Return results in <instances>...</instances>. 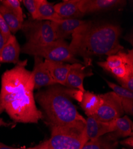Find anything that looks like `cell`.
Listing matches in <instances>:
<instances>
[{"label": "cell", "mask_w": 133, "mask_h": 149, "mask_svg": "<svg viewBox=\"0 0 133 149\" xmlns=\"http://www.w3.org/2000/svg\"><path fill=\"white\" fill-rule=\"evenodd\" d=\"M5 43H6V41L4 38L3 35L1 34V32H0V49H1V48L3 47Z\"/></svg>", "instance_id": "cell-30"}, {"label": "cell", "mask_w": 133, "mask_h": 149, "mask_svg": "<svg viewBox=\"0 0 133 149\" xmlns=\"http://www.w3.org/2000/svg\"><path fill=\"white\" fill-rule=\"evenodd\" d=\"M120 144H121L122 145H125V146H128L131 147L133 146V137L132 135L130 136V137L125 139V140H123L122 141L120 142Z\"/></svg>", "instance_id": "cell-26"}, {"label": "cell", "mask_w": 133, "mask_h": 149, "mask_svg": "<svg viewBox=\"0 0 133 149\" xmlns=\"http://www.w3.org/2000/svg\"><path fill=\"white\" fill-rule=\"evenodd\" d=\"M97 64L104 70L111 72L112 70L124 65L125 61L123 57L118 53L116 54L107 56L105 61H99Z\"/></svg>", "instance_id": "cell-22"}, {"label": "cell", "mask_w": 133, "mask_h": 149, "mask_svg": "<svg viewBox=\"0 0 133 149\" xmlns=\"http://www.w3.org/2000/svg\"><path fill=\"white\" fill-rule=\"evenodd\" d=\"M54 7L62 19H79L84 16L79 9V0H64L55 4Z\"/></svg>", "instance_id": "cell-14"}, {"label": "cell", "mask_w": 133, "mask_h": 149, "mask_svg": "<svg viewBox=\"0 0 133 149\" xmlns=\"http://www.w3.org/2000/svg\"><path fill=\"white\" fill-rule=\"evenodd\" d=\"M29 45L42 46L56 40L51 22L29 19L24 21L22 29Z\"/></svg>", "instance_id": "cell-6"}, {"label": "cell", "mask_w": 133, "mask_h": 149, "mask_svg": "<svg viewBox=\"0 0 133 149\" xmlns=\"http://www.w3.org/2000/svg\"><path fill=\"white\" fill-rule=\"evenodd\" d=\"M108 86L120 98L124 112L132 115L133 114V92L130 91L121 86L106 81Z\"/></svg>", "instance_id": "cell-18"}, {"label": "cell", "mask_w": 133, "mask_h": 149, "mask_svg": "<svg viewBox=\"0 0 133 149\" xmlns=\"http://www.w3.org/2000/svg\"><path fill=\"white\" fill-rule=\"evenodd\" d=\"M132 122L127 116L118 118L114 120V131L107 134V137L114 141L120 137L132 135Z\"/></svg>", "instance_id": "cell-16"}, {"label": "cell", "mask_w": 133, "mask_h": 149, "mask_svg": "<svg viewBox=\"0 0 133 149\" xmlns=\"http://www.w3.org/2000/svg\"><path fill=\"white\" fill-rule=\"evenodd\" d=\"M113 141L109 139L107 136L104 137L102 136L99 139L88 141L81 149H115L116 143Z\"/></svg>", "instance_id": "cell-21"}, {"label": "cell", "mask_w": 133, "mask_h": 149, "mask_svg": "<svg viewBox=\"0 0 133 149\" xmlns=\"http://www.w3.org/2000/svg\"><path fill=\"white\" fill-rule=\"evenodd\" d=\"M22 2L29 11L31 16V19L37 20L39 0H23Z\"/></svg>", "instance_id": "cell-24"}, {"label": "cell", "mask_w": 133, "mask_h": 149, "mask_svg": "<svg viewBox=\"0 0 133 149\" xmlns=\"http://www.w3.org/2000/svg\"><path fill=\"white\" fill-rule=\"evenodd\" d=\"M44 64L56 83L65 86L66 78L74 64L44 60Z\"/></svg>", "instance_id": "cell-15"}, {"label": "cell", "mask_w": 133, "mask_h": 149, "mask_svg": "<svg viewBox=\"0 0 133 149\" xmlns=\"http://www.w3.org/2000/svg\"><path fill=\"white\" fill-rule=\"evenodd\" d=\"M121 33L118 24L87 21L71 35L70 50L74 56L82 57L87 66L93 57L109 56L123 50L119 40Z\"/></svg>", "instance_id": "cell-2"}, {"label": "cell", "mask_w": 133, "mask_h": 149, "mask_svg": "<svg viewBox=\"0 0 133 149\" xmlns=\"http://www.w3.org/2000/svg\"><path fill=\"white\" fill-rule=\"evenodd\" d=\"M27 60L5 71L1 76L0 100L10 118L16 122L37 123L43 118L37 108L33 93L32 72L27 70Z\"/></svg>", "instance_id": "cell-1"}, {"label": "cell", "mask_w": 133, "mask_h": 149, "mask_svg": "<svg viewBox=\"0 0 133 149\" xmlns=\"http://www.w3.org/2000/svg\"><path fill=\"white\" fill-rule=\"evenodd\" d=\"M85 131L88 141L99 139L114 131V120L105 122L96 119L93 115L88 116Z\"/></svg>", "instance_id": "cell-10"}, {"label": "cell", "mask_w": 133, "mask_h": 149, "mask_svg": "<svg viewBox=\"0 0 133 149\" xmlns=\"http://www.w3.org/2000/svg\"><path fill=\"white\" fill-rule=\"evenodd\" d=\"M35 100L44 110L48 125L53 127L78 126L86 123V119L71 101L68 90L56 85L38 91Z\"/></svg>", "instance_id": "cell-3"}, {"label": "cell", "mask_w": 133, "mask_h": 149, "mask_svg": "<svg viewBox=\"0 0 133 149\" xmlns=\"http://www.w3.org/2000/svg\"><path fill=\"white\" fill-rule=\"evenodd\" d=\"M102 104L93 115L96 119L105 122H111L121 117L124 113L122 102L114 92H109L100 95Z\"/></svg>", "instance_id": "cell-7"}, {"label": "cell", "mask_w": 133, "mask_h": 149, "mask_svg": "<svg viewBox=\"0 0 133 149\" xmlns=\"http://www.w3.org/2000/svg\"><path fill=\"white\" fill-rule=\"evenodd\" d=\"M0 32L3 35L6 42L12 35V33H11L1 13H0Z\"/></svg>", "instance_id": "cell-25"}, {"label": "cell", "mask_w": 133, "mask_h": 149, "mask_svg": "<svg viewBox=\"0 0 133 149\" xmlns=\"http://www.w3.org/2000/svg\"><path fill=\"white\" fill-rule=\"evenodd\" d=\"M0 66H1V64H0Z\"/></svg>", "instance_id": "cell-33"}, {"label": "cell", "mask_w": 133, "mask_h": 149, "mask_svg": "<svg viewBox=\"0 0 133 149\" xmlns=\"http://www.w3.org/2000/svg\"><path fill=\"white\" fill-rule=\"evenodd\" d=\"M87 20L81 19H60L51 22L56 40H65L69 37L79 26L84 24Z\"/></svg>", "instance_id": "cell-13"}, {"label": "cell", "mask_w": 133, "mask_h": 149, "mask_svg": "<svg viewBox=\"0 0 133 149\" xmlns=\"http://www.w3.org/2000/svg\"><path fill=\"white\" fill-rule=\"evenodd\" d=\"M37 147H38V149H48L47 140L39 144L38 146H37Z\"/></svg>", "instance_id": "cell-28"}, {"label": "cell", "mask_w": 133, "mask_h": 149, "mask_svg": "<svg viewBox=\"0 0 133 149\" xmlns=\"http://www.w3.org/2000/svg\"><path fill=\"white\" fill-rule=\"evenodd\" d=\"M26 149H38V147L36 146L35 147H32V148H26Z\"/></svg>", "instance_id": "cell-31"}, {"label": "cell", "mask_w": 133, "mask_h": 149, "mask_svg": "<svg viewBox=\"0 0 133 149\" xmlns=\"http://www.w3.org/2000/svg\"><path fill=\"white\" fill-rule=\"evenodd\" d=\"M69 44L63 40H56L42 46H32L26 44L20 49V53L33 56H39L50 61L69 62L71 64L82 63L72 53Z\"/></svg>", "instance_id": "cell-4"}, {"label": "cell", "mask_w": 133, "mask_h": 149, "mask_svg": "<svg viewBox=\"0 0 133 149\" xmlns=\"http://www.w3.org/2000/svg\"><path fill=\"white\" fill-rule=\"evenodd\" d=\"M4 110V109L2 106L1 100H0V114L2 113ZM9 125H10V123H7L5 122L2 118H0V127H8Z\"/></svg>", "instance_id": "cell-27"}, {"label": "cell", "mask_w": 133, "mask_h": 149, "mask_svg": "<svg viewBox=\"0 0 133 149\" xmlns=\"http://www.w3.org/2000/svg\"><path fill=\"white\" fill-rule=\"evenodd\" d=\"M54 4L47 0H39L38 6V20L54 21L62 19L54 10Z\"/></svg>", "instance_id": "cell-19"}, {"label": "cell", "mask_w": 133, "mask_h": 149, "mask_svg": "<svg viewBox=\"0 0 133 149\" xmlns=\"http://www.w3.org/2000/svg\"><path fill=\"white\" fill-rule=\"evenodd\" d=\"M102 100L100 95L95 94L90 91L82 94L80 100L81 107L87 116L94 115L102 104Z\"/></svg>", "instance_id": "cell-17"}, {"label": "cell", "mask_w": 133, "mask_h": 149, "mask_svg": "<svg viewBox=\"0 0 133 149\" xmlns=\"http://www.w3.org/2000/svg\"><path fill=\"white\" fill-rule=\"evenodd\" d=\"M20 47L15 35H12L0 49V64L13 63L16 65L23 64L26 61L19 58Z\"/></svg>", "instance_id": "cell-12"}, {"label": "cell", "mask_w": 133, "mask_h": 149, "mask_svg": "<svg viewBox=\"0 0 133 149\" xmlns=\"http://www.w3.org/2000/svg\"><path fill=\"white\" fill-rule=\"evenodd\" d=\"M93 74L92 70H87L86 66H84V63H74L68 74L65 86L72 89L78 90L82 93L86 92L84 87V78Z\"/></svg>", "instance_id": "cell-11"}, {"label": "cell", "mask_w": 133, "mask_h": 149, "mask_svg": "<svg viewBox=\"0 0 133 149\" xmlns=\"http://www.w3.org/2000/svg\"><path fill=\"white\" fill-rule=\"evenodd\" d=\"M0 13L4 19L11 33H16L22 29L23 23L10 10L1 3H0Z\"/></svg>", "instance_id": "cell-20"}, {"label": "cell", "mask_w": 133, "mask_h": 149, "mask_svg": "<svg viewBox=\"0 0 133 149\" xmlns=\"http://www.w3.org/2000/svg\"><path fill=\"white\" fill-rule=\"evenodd\" d=\"M22 1L19 0H1L0 3L6 7L9 10H10L21 22H24L23 10L21 7Z\"/></svg>", "instance_id": "cell-23"}, {"label": "cell", "mask_w": 133, "mask_h": 149, "mask_svg": "<svg viewBox=\"0 0 133 149\" xmlns=\"http://www.w3.org/2000/svg\"><path fill=\"white\" fill-rule=\"evenodd\" d=\"M86 124L51 128V137L47 140L48 149H81L88 141L85 131Z\"/></svg>", "instance_id": "cell-5"}, {"label": "cell", "mask_w": 133, "mask_h": 149, "mask_svg": "<svg viewBox=\"0 0 133 149\" xmlns=\"http://www.w3.org/2000/svg\"><path fill=\"white\" fill-rule=\"evenodd\" d=\"M123 149H127V148H123Z\"/></svg>", "instance_id": "cell-32"}, {"label": "cell", "mask_w": 133, "mask_h": 149, "mask_svg": "<svg viewBox=\"0 0 133 149\" xmlns=\"http://www.w3.org/2000/svg\"><path fill=\"white\" fill-rule=\"evenodd\" d=\"M34 83V88L39 89L43 86H50L57 84L47 69L44 60L41 57L34 56V66L31 71Z\"/></svg>", "instance_id": "cell-9"}, {"label": "cell", "mask_w": 133, "mask_h": 149, "mask_svg": "<svg viewBox=\"0 0 133 149\" xmlns=\"http://www.w3.org/2000/svg\"><path fill=\"white\" fill-rule=\"evenodd\" d=\"M126 4L127 1L124 0H79V9L85 15L124 7Z\"/></svg>", "instance_id": "cell-8"}, {"label": "cell", "mask_w": 133, "mask_h": 149, "mask_svg": "<svg viewBox=\"0 0 133 149\" xmlns=\"http://www.w3.org/2000/svg\"><path fill=\"white\" fill-rule=\"evenodd\" d=\"M0 149H20V148L10 147V146H8L7 145H5V144H4L1 143H0Z\"/></svg>", "instance_id": "cell-29"}]
</instances>
